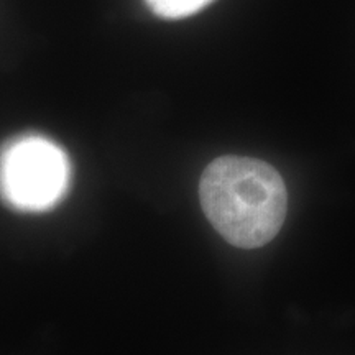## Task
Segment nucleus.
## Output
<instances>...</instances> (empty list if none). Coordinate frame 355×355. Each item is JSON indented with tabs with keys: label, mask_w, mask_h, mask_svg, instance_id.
Wrapping results in <instances>:
<instances>
[{
	"label": "nucleus",
	"mask_w": 355,
	"mask_h": 355,
	"mask_svg": "<svg viewBox=\"0 0 355 355\" xmlns=\"http://www.w3.org/2000/svg\"><path fill=\"white\" fill-rule=\"evenodd\" d=\"M199 199L212 227L239 248H259L273 241L288 209L282 175L261 159L235 155L206 166Z\"/></svg>",
	"instance_id": "nucleus-1"
},
{
	"label": "nucleus",
	"mask_w": 355,
	"mask_h": 355,
	"mask_svg": "<svg viewBox=\"0 0 355 355\" xmlns=\"http://www.w3.org/2000/svg\"><path fill=\"white\" fill-rule=\"evenodd\" d=\"M71 186V163L43 135L17 137L0 148V199L21 212L50 211Z\"/></svg>",
	"instance_id": "nucleus-2"
},
{
	"label": "nucleus",
	"mask_w": 355,
	"mask_h": 355,
	"mask_svg": "<svg viewBox=\"0 0 355 355\" xmlns=\"http://www.w3.org/2000/svg\"><path fill=\"white\" fill-rule=\"evenodd\" d=\"M155 15L166 20L186 19L194 15L214 0H145Z\"/></svg>",
	"instance_id": "nucleus-3"
}]
</instances>
